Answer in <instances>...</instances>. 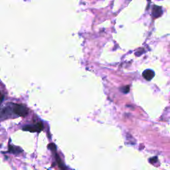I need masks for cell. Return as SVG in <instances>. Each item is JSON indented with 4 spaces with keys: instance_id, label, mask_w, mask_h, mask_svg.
I'll return each mask as SVG.
<instances>
[{
    "instance_id": "cell-1",
    "label": "cell",
    "mask_w": 170,
    "mask_h": 170,
    "mask_svg": "<svg viewBox=\"0 0 170 170\" xmlns=\"http://www.w3.org/2000/svg\"><path fill=\"white\" fill-rule=\"evenodd\" d=\"M13 113L17 116L21 117H25L28 114V109L25 106L18 104H13Z\"/></svg>"
},
{
    "instance_id": "cell-2",
    "label": "cell",
    "mask_w": 170,
    "mask_h": 170,
    "mask_svg": "<svg viewBox=\"0 0 170 170\" xmlns=\"http://www.w3.org/2000/svg\"><path fill=\"white\" fill-rule=\"evenodd\" d=\"M43 125L42 122H38L35 125H27L23 127V130L30 132H40L43 130Z\"/></svg>"
},
{
    "instance_id": "cell-3",
    "label": "cell",
    "mask_w": 170,
    "mask_h": 170,
    "mask_svg": "<svg viewBox=\"0 0 170 170\" xmlns=\"http://www.w3.org/2000/svg\"><path fill=\"white\" fill-rule=\"evenodd\" d=\"M162 13H163V11L162 7L154 5L153 6V8H152V16H153L154 18H157V17H159L162 15Z\"/></svg>"
},
{
    "instance_id": "cell-4",
    "label": "cell",
    "mask_w": 170,
    "mask_h": 170,
    "mask_svg": "<svg viewBox=\"0 0 170 170\" xmlns=\"http://www.w3.org/2000/svg\"><path fill=\"white\" fill-rule=\"evenodd\" d=\"M143 77L147 80H151L154 77V72L151 69H146L143 72Z\"/></svg>"
},
{
    "instance_id": "cell-5",
    "label": "cell",
    "mask_w": 170,
    "mask_h": 170,
    "mask_svg": "<svg viewBox=\"0 0 170 170\" xmlns=\"http://www.w3.org/2000/svg\"><path fill=\"white\" fill-rule=\"evenodd\" d=\"M8 152H10V153H11V154L17 155V154H21V152H23V149L21 148H19V147L15 146H9Z\"/></svg>"
},
{
    "instance_id": "cell-6",
    "label": "cell",
    "mask_w": 170,
    "mask_h": 170,
    "mask_svg": "<svg viewBox=\"0 0 170 170\" xmlns=\"http://www.w3.org/2000/svg\"><path fill=\"white\" fill-rule=\"evenodd\" d=\"M55 159H56V162L57 163V165L59 166V168L61 169V170H67V167L65 166V165L62 162L61 159H60L59 155L57 154L56 152H55Z\"/></svg>"
},
{
    "instance_id": "cell-7",
    "label": "cell",
    "mask_w": 170,
    "mask_h": 170,
    "mask_svg": "<svg viewBox=\"0 0 170 170\" xmlns=\"http://www.w3.org/2000/svg\"><path fill=\"white\" fill-rule=\"evenodd\" d=\"M120 91H122L123 93H124V94H126V93H129V91H130V86L129 85H126V86H122V87L120 88Z\"/></svg>"
},
{
    "instance_id": "cell-8",
    "label": "cell",
    "mask_w": 170,
    "mask_h": 170,
    "mask_svg": "<svg viewBox=\"0 0 170 170\" xmlns=\"http://www.w3.org/2000/svg\"><path fill=\"white\" fill-rule=\"evenodd\" d=\"M48 148L51 149V151H53V152H56L57 148L55 144H49L48 145Z\"/></svg>"
},
{
    "instance_id": "cell-9",
    "label": "cell",
    "mask_w": 170,
    "mask_h": 170,
    "mask_svg": "<svg viewBox=\"0 0 170 170\" xmlns=\"http://www.w3.org/2000/svg\"><path fill=\"white\" fill-rule=\"evenodd\" d=\"M4 95L0 93V102H1L2 101L3 99H4Z\"/></svg>"
}]
</instances>
